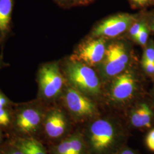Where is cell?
Returning <instances> with one entry per match:
<instances>
[{"label":"cell","instance_id":"6da1fadb","mask_svg":"<svg viewBox=\"0 0 154 154\" xmlns=\"http://www.w3.org/2000/svg\"><path fill=\"white\" fill-rule=\"evenodd\" d=\"M83 135L88 154H114L124 147L128 136L121 122L110 117L88 122Z\"/></svg>","mask_w":154,"mask_h":154},{"label":"cell","instance_id":"7a4b0ae2","mask_svg":"<svg viewBox=\"0 0 154 154\" xmlns=\"http://www.w3.org/2000/svg\"><path fill=\"white\" fill-rule=\"evenodd\" d=\"M47 110L44 102L38 99L26 103H14L11 128L14 136L37 138L42 132Z\"/></svg>","mask_w":154,"mask_h":154},{"label":"cell","instance_id":"3957f363","mask_svg":"<svg viewBox=\"0 0 154 154\" xmlns=\"http://www.w3.org/2000/svg\"><path fill=\"white\" fill-rule=\"evenodd\" d=\"M37 99L44 102L59 98L66 88L65 79L57 62L46 63L40 67L37 74Z\"/></svg>","mask_w":154,"mask_h":154},{"label":"cell","instance_id":"277c9868","mask_svg":"<svg viewBox=\"0 0 154 154\" xmlns=\"http://www.w3.org/2000/svg\"><path fill=\"white\" fill-rule=\"evenodd\" d=\"M66 75L70 86L85 95L94 97L101 93L99 78L90 66L70 60L66 65Z\"/></svg>","mask_w":154,"mask_h":154},{"label":"cell","instance_id":"5b68a950","mask_svg":"<svg viewBox=\"0 0 154 154\" xmlns=\"http://www.w3.org/2000/svg\"><path fill=\"white\" fill-rule=\"evenodd\" d=\"M62 98L67 112L75 122H88L98 117L95 104L88 96L71 86H66Z\"/></svg>","mask_w":154,"mask_h":154},{"label":"cell","instance_id":"8992f818","mask_svg":"<svg viewBox=\"0 0 154 154\" xmlns=\"http://www.w3.org/2000/svg\"><path fill=\"white\" fill-rule=\"evenodd\" d=\"M71 128V121L64 110L57 107L47 110L42 129L46 138L57 143L70 134Z\"/></svg>","mask_w":154,"mask_h":154},{"label":"cell","instance_id":"52a82bcc","mask_svg":"<svg viewBox=\"0 0 154 154\" xmlns=\"http://www.w3.org/2000/svg\"><path fill=\"white\" fill-rule=\"evenodd\" d=\"M139 88L134 72L126 70L115 77L109 88V98L115 104H125L135 97Z\"/></svg>","mask_w":154,"mask_h":154},{"label":"cell","instance_id":"ba28073f","mask_svg":"<svg viewBox=\"0 0 154 154\" xmlns=\"http://www.w3.org/2000/svg\"><path fill=\"white\" fill-rule=\"evenodd\" d=\"M102 62V71L105 77H116L121 74L128 63V55L125 45L121 43L109 45Z\"/></svg>","mask_w":154,"mask_h":154},{"label":"cell","instance_id":"9c48e42d","mask_svg":"<svg viewBox=\"0 0 154 154\" xmlns=\"http://www.w3.org/2000/svg\"><path fill=\"white\" fill-rule=\"evenodd\" d=\"M104 37L88 41L81 45L70 60L80 62L88 66H95L102 61L106 50Z\"/></svg>","mask_w":154,"mask_h":154},{"label":"cell","instance_id":"30bf717a","mask_svg":"<svg viewBox=\"0 0 154 154\" xmlns=\"http://www.w3.org/2000/svg\"><path fill=\"white\" fill-rule=\"evenodd\" d=\"M135 17L128 14H119L103 20L94 29L97 37H115L126 31L135 21Z\"/></svg>","mask_w":154,"mask_h":154},{"label":"cell","instance_id":"8fae6325","mask_svg":"<svg viewBox=\"0 0 154 154\" xmlns=\"http://www.w3.org/2000/svg\"><path fill=\"white\" fill-rule=\"evenodd\" d=\"M51 154H88L83 135L79 132L70 134L53 146Z\"/></svg>","mask_w":154,"mask_h":154},{"label":"cell","instance_id":"7c38bea8","mask_svg":"<svg viewBox=\"0 0 154 154\" xmlns=\"http://www.w3.org/2000/svg\"><path fill=\"white\" fill-rule=\"evenodd\" d=\"M129 123L134 128L147 130L154 126V111L149 103L140 102L135 105L128 116Z\"/></svg>","mask_w":154,"mask_h":154},{"label":"cell","instance_id":"4fadbf2b","mask_svg":"<svg viewBox=\"0 0 154 154\" xmlns=\"http://www.w3.org/2000/svg\"><path fill=\"white\" fill-rule=\"evenodd\" d=\"M10 142L25 154H49L37 138L14 136Z\"/></svg>","mask_w":154,"mask_h":154},{"label":"cell","instance_id":"5bb4252c","mask_svg":"<svg viewBox=\"0 0 154 154\" xmlns=\"http://www.w3.org/2000/svg\"><path fill=\"white\" fill-rule=\"evenodd\" d=\"M14 0H0V41L4 42L9 34Z\"/></svg>","mask_w":154,"mask_h":154},{"label":"cell","instance_id":"9a60e30c","mask_svg":"<svg viewBox=\"0 0 154 154\" xmlns=\"http://www.w3.org/2000/svg\"><path fill=\"white\" fill-rule=\"evenodd\" d=\"M14 105L0 106V128L3 131L11 128Z\"/></svg>","mask_w":154,"mask_h":154},{"label":"cell","instance_id":"2e32d148","mask_svg":"<svg viewBox=\"0 0 154 154\" xmlns=\"http://www.w3.org/2000/svg\"><path fill=\"white\" fill-rule=\"evenodd\" d=\"M149 30L146 24L143 23V26L139 32L137 37L134 39L139 44L141 45H145L147 43V39L149 38Z\"/></svg>","mask_w":154,"mask_h":154},{"label":"cell","instance_id":"e0dca14e","mask_svg":"<svg viewBox=\"0 0 154 154\" xmlns=\"http://www.w3.org/2000/svg\"><path fill=\"white\" fill-rule=\"evenodd\" d=\"M1 149L2 154H25L10 141L4 146H1Z\"/></svg>","mask_w":154,"mask_h":154},{"label":"cell","instance_id":"ac0fdd59","mask_svg":"<svg viewBox=\"0 0 154 154\" xmlns=\"http://www.w3.org/2000/svg\"><path fill=\"white\" fill-rule=\"evenodd\" d=\"M142 59L154 63V43L152 41L150 42L144 50Z\"/></svg>","mask_w":154,"mask_h":154},{"label":"cell","instance_id":"d6986e66","mask_svg":"<svg viewBox=\"0 0 154 154\" xmlns=\"http://www.w3.org/2000/svg\"><path fill=\"white\" fill-rule=\"evenodd\" d=\"M145 142L147 148L150 151L154 152V128L151 129L147 134Z\"/></svg>","mask_w":154,"mask_h":154},{"label":"cell","instance_id":"ffe728a7","mask_svg":"<svg viewBox=\"0 0 154 154\" xmlns=\"http://www.w3.org/2000/svg\"><path fill=\"white\" fill-rule=\"evenodd\" d=\"M144 22H135L130 28V34L133 39L135 38L143 26Z\"/></svg>","mask_w":154,"mask_h":154},{"label":"cell","instance_id":"44dd1931","mask_svg":"<svg viewBox=\"0 0 154 154\" xmlns=\"http://www.w3.org/2000/svg\"><path fill=\"white\" fill-rule=\"evenodd\" d=\"M142 64L144 70L150 75H154V63L142 59Z\"/></svg>","mask_w":154,"mask_h":154},{"label":"cell","instance_id":"7402d4cb","mask_svg":"<svg viewBox=\"0 0 154 154\" xmlns=\"http://www.w3.org/2000/svg\"><path fill=\"white\" fill-rule=\"evenodd\" d=\"M132 4L137 7H144L149 5L152 2V0H130Z\"/></svg>","mask_w":154,"mask_h":154},{"label":"cell","instance_id":"603a6c76","mask_svg":"<svg viewBox=\"0 0 154 154\" xmlns=\"http://www.w3.org/2000/svg\"><path fill=\"white\" fill-rule=\"evenodd\" d=\"M114 154H138V152L132 149L126 147H123L122 148L119 149L118 151H117L116 153Z\"/></svg>","mask_w":154,"mask_h":154},{"label":"cell","instance_id":"cb8c5ba5","mask_svg":"<svg viewBox=\"0 0 154 154\" xmlns=\"http://www.w3.org/2000/svg\"><path fill=\"white\" fill-rule=\"evenodd\" d=\"M3 130L0 128V146H1V143L3 140Z\"/></svg>","mask_w":154,"mask_h":154},{"label":"cell","instance_id":"d4e9b609","mask_svg":"<svg viewBox=\"0 0 154 154\" xmlns=\"http://www.w3.org/2000/svg\"><path fill=\"white\" fill-rule=\"evenodd\" d=\"M4 66V62H3L2 60V57L0 55V69Z\"/></svg>","mask_w":154,"mask_h":154},{"label":"cell","instance_id":"484cf974","mask_svg":"<svg viewBox=\"0 0 154 154\" xmlns=\"http://www.w3.org/2000/svg\"><path fill=\"white\" fill-rule=\"evenodd\" d=\"M151 29L154 31V20H152V22L151 25Z\"/></svg>","mask_w":154,"mask_h":154},{"label":"cell","instance_id":"4316f807","mask_svg":"<svg viewBox=\"0 0 154 154\" xmlns=\"http://www.w3.org/2000/svg\"><path fill=\"white\" fill-rule=\"evenodd\" d=\"M152 95H153V98H154V88H153V91H152Z\"/></svg>","mask_w":154,"mask_h":154},{"label":"cell","instance_id":"83f0119b","mask_svg":"<svg viewBox=\"0 0 154 154\" xmlns=\"http://www.w3.org/2000/svg\"><path fill=\"white\" fill-rule=\"evenodd\" d=\"M0 154H2V151H1V146H0Z\"/></svg>","mask_w":154,"mask_h":154}]
</instances>
